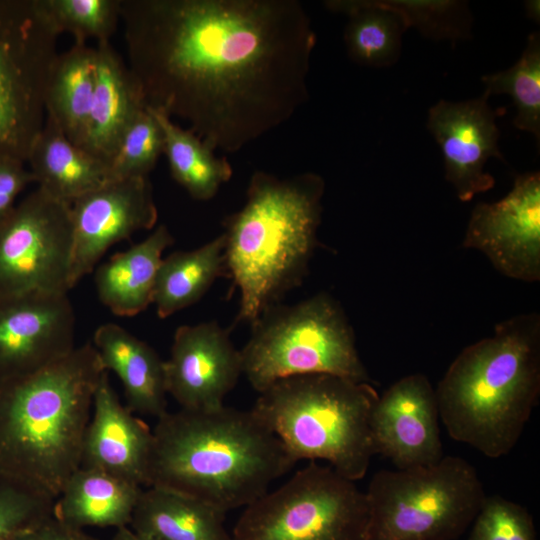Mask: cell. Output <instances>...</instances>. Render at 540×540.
<instances>
[{
	"label": "cell",
	"mask_w": 540,
	"mask_h": 540,
	"mask_svg": "<svg viewBox=\"0 0 540 540\" xmlns=\"http://www.w3.org/2000/svg\"><path fill=\"white\" fill-rule=\"evenodd\" d=\"M488 98L441 99L428 112L427 128L441 149L445 178L462 202L494 187V177L485 170L490 158L504 161L496 119L506 110L493 109Z\"/></svg>",
	"instance_id": "obj_15"
},
{
	"label": "cell",
	"mask_w": 540,
	"mask_h": 540,
	"mask_svg": "<svg viewBox=\"0 0 540 540\" xmlns=\"http://www.w3.org/2000/svg\"><path fill=\"white\" fill-rule=\"evenodd\" d=\"M152 431L147 487L194 497L224 513L256 501L297 463L251 409L167 411Z\"/></svg>",
	"instance_id": "obj_2"
},
{
	"label": "cell",
	"mask_w": 540,
	"mask_h": 540,
	"mask_svg": "<svg viewBox=\"0 0 540 540\" xmlns=\"http://www.w3.org/2000/svg\"><path fill=\"white\" fill-rule=\"evenodd\" d=\"M95 87L84 149L107 165L133 117L146 107L140 88L109 41L97 42Z\"/></svg>",
	"instance_id": "obj_19"
},
{
	"label": "cell",
	"mask_w": 540,
	"mask_h": 540,
	"mask_svg": "<svg viewBox=\"0 0 540 540\" xmlns=\"http://www.w3.org/2000/svg\"><path fill=\"white\" fill-rule=\"evenodd\" d=\"M32 182V174L23 162L0 160V224L15 207L21 191Z\"/></svg>",
	"instance_id": "obj_35"
},
{
	"label": "cell",
	"mask_w": 540,
	"mask_h": 540,
	"mask_svg": "<svg viewBox=\"0 0 540 540\" xmlns=\"http://www.w3.org/2000/svg\"><path fill=\"white\" fill-rule=\"evenodd\" d=\"M450 437L488 458L508 455L540 397V315L498 323L465 347L435 389Z\"/></svg>",
	"instance_id": "obj_5"
},
{
	"label": "cell",
	"mask_w": 540,
	"mask_h": 540,
	"mask_svg": "<svg viewBox=\"0 0 540 540\" xmlns=\"http://www.w3.org/2000/svg\"><path fill=\"white\" fill-rule=\"evenodd\" d=\"M240 349L243 375L261 393L276 381L304 374H330L371 382L341 304L317 293L292 305L265 309Z\"/></svg>",
	"instance_id": "obj_7"
},
{
	"label": "cell",
	"mask_w": 540,
	"mask_h": 540,
	"mask_svg": "<svg viewBox=\"0 0 540 540\" xmlns=\"http://www.w3.org/2000/svg\"><path fill=\"white\" fill-rule=\"evenodd\" d=\"M324 179L255 171L244 205L223 222L227 277L240 294L236 323L252 324L300 286L318 244Z\"/></svg>",
	"instance_id": "obj_4"
},
{
	"label": "cell",
	"mask_w": 540,
	"mask_h": 540,
	"mask_svg": "<svg viewBox=\"0 0 540 540\" xmlns=\"http://www.w3.org/2000/svg\"><path fill=\"white\" fill-rule=\"evenodd\" d=\"M396 13L406 29L414 27L433 40L458 41L472 36L467 2L455 0H375Z\"/></svg>",
	"instance_id": "obj_30"
},
{
	"label": "cell",
	"mask_w": 540,
	"mask_h": 540,
	"mask_svg": "<svg viewBox=\"0 0 540 540\" xmlns=\"http://www.w3.org/2000/svg\"><path fill=\"white\" fill-rule=\"evenodd\" d=\"M26 162L38 188L68 205L110 181L108 165L70 142L48 115Z\"/></svg>",
	"instance_id": "obj_21"
},
{
	"label": "cell",
	"mask_w": 540,
	"mask_h": 540,
	"mask_svg": "<svg viewBox=\"0 0 540 540\" xmlns=\"http://www.w3.org/2000/svg\"><path fill=\"white\" fill-rule=\"evenodd\" d=\"M219 509L178 492L143 489L130 528L155 540H231Z\"/></svg>",
	"instance_id": "obj_24"
},
{
	"label": "cell",
	"mask_w": 540,
	"mask_h": 540,
	"mask_svg": "<svg viewBox=\"0 0 540 540\" xmlns=\"http://www.w3.org/2000/svg\"><path fill=\"white\" fill-rule=\"evenodd\" d=\"M55 499L0 472V540H12L54 515Z\"/></svg>",
	"instance_id": "obj_33"
},
{
	"label": "cell",
	"mask_w": 540,
	"mask_h": 540,
	"mask_svg": "<svg viewBox=\"0 0 540 540\" xmlns=\"http://www.w3.org/2000/svg\"><path fill=\"white\" fill-rule=\"evenodd\" d=\"M128 68L146 107L235 153L309 99L316 44L296 0H120Z\"/></svg>",
	"instance_id": "obj_1"
},
{
	"label": "cell",
	"mask_w": 540,
	"mask_h": 540,
	"mask_svg": "<svg viewBox=\"0 0 540 540\" xmlns=\"http://www.w3.org/2000/svg\"><path fill=\"white\" fill-rule=\"evenodd\" d=\"M486 96L507 94L513 99L514 126L540 139V35L533 32L518 61L510 68L482 76Z\"/></svg>",
	"instance_id": "obj_29"
},
{
	"label": "cell",
	"mask_w": 540,
	"mask_h": 540,
	"mask_svg": "<svg viewBox=\"0 0 540 540\" xmlns=\"http://www.w3.org/2000/svg\"><path fill=\"white\" fill-rule=\"evenodd\" d=\"M468 540H538L533 517L521 504L486 495Z\"/></svg>",
	"instance_id": "obj_34"
},
{
	"label": "cell",
	"mask_w": 540,
	"mask_h": 540,
	"mask_svg": "<svg viewBox=\"0 0 540 540\" xmlns=\"http://www.w3.org/2000/svg\"><path fill=\"white\" fill-rule=\"evenodd\" d=\"M111 540H155V539L138 534L129 527H123L120 529H116V532L111 538Z\"/></svg>",
	"instance_id": "obj_37"
},
{
	"label": "cell",
	"mask_w": 540,
	"mask_h": 540,
	"mask_svg": "<svg viewBox=\"0 0 540 540\" xmlns=\"http://www.w3.org/2000/svg\"><path fill=\"white\" fill-rule=\"evenodd\" d=\"M12 540H98L83 529L72 527L55 515L22 532Z\"/></svg>",
	"instance_id": "obj_36"
},
{
	"label": "cell",
	"mask_w": 540,
	"mask_h": 540,
	"mask_svg": "<svg viewBox=\"0 0 540 540\" xmlns=\"http://www.w3.org/2000/svg\"><path fill=\"white\" fill-rule=\"evenodd\" d=\"M324 5L348 17L344 42L353 62L383 68L398 61L407 29L396 13L375 0H329Z\"/></svg>",
	"instance_id": "obj_27"
},
{
	"label": "cell",
	"mask_w": 540,
	"mask_h": 540,
	"mask_svg": "<svg viewBox=\"0 0 540 540\" xmlns=\"http://www.w3.org/2000/svg\"><path fill=\"white\" fill-rule=\"evenodd\" d=\"M241 375L240 350L228 329L216 321L176 329L165 360V378L167 393L180 409L210 411L224 406Z\"/></svg>",
	"instance_id": "obj_16"
},
{
	"label": "cell",
	"mask_w": 540,
	"mask_h": 540,
	"mask_svg": "<svg viewBox=\"0 0 540 540\" xmlns=\"http://www.w3.org/2000/svg\"><path fill=\"white\" fill-rule=\"evenodd\" d=\"M227 277L223 234L189 251L163 258L156 277L153 304L165 319L198 302L219 277Z\"/></svg>",
	"instance_id": "obj_26"
},
{
	"label": "cell",
	"mask_w": 540,
	"mask_h": 540,
	"mask_svg": "<svg viewBox=\"0 0 540 540\" xmlns=\"http://www.w3.org/2000/svg\"><path fill=\"white\" fill-rule=\"evenodd\" d=\"M369 530L366 493L312 461L246 506L231 540H369Z\"/></svg>",
	"instance_id": "obj_9"
},
{
	"label": "cell",
	"mask_w": 540,
	"mask_h": 540,
	"mask_svg": "<svg viewBox=\"0 0 540 540\" xmlns=\"http://www.w3.org/2000/svg\"><path fill=\"white\" fill-rule=\"evenodd\" d=\"M94 58V48L75 42L57 55L45 90L46 115L70 142L83 149L95 87Z\"/></svg>",
	"instance_id": "obj_25"
},
{
	"label": "cell",
	"mask_w": 540,
	"mask_h": 540,
	"mask_svg": "<svg viewBox=\"0 0 540 540\" xmlns=\"http://www.w3.org/2000/svg\"><path fill=\"white\" fill-rule=\"evenodd\" d=\"M462 246L484 254L502 275L540 280V173L518 175L512 189L493 203H478Z\"/></svg>",
	"instance_id": "obj_12"
},
{
	"label": "cell",
	"mask_w": 540,
	"mask_h": 540,
	"mask_svg": "<svg viewBox=\"0 0 540 540\" xmlns=\"http://www.w3.org/2000/svg\"><path fill=\"white\" fill-rule=\"evenodd\" d=\"M436 392L421 373L406 375L379 395L370 420L375 453L397 469L429 466L440 461Z\"/></svg>",
	"instance_id": "obj_17"
},
{
	"label": "cell",
	"mask_w": 540,
	"mask_h": 540,
	"mask_svg": "<svg viewBox=\"0 0 540 540\" xmlns=\"http://www.w3.org/2000/svg\"><path fill=\"white\" fill-rule=\"evenodd\" d=\"M105 372L87 343L36 372L0 380V472L56 500L80 467Z\"/></svg>",
	"instance_id": "obj_3"
},
{
	"label": "cell",
	"mask_w": 540,
	"mask_h": 540,
	"mask_svg": "<svg viewBox=\"0 0 540 540\" xmlns=\"http://www.w3.org/2000/svg\"><path fill=\"white\" fill-rule=\"evenodd\" d=\"M105 371L114 372L133 413L159 418L167 412L165 360L146 342L115 323L100 325L93 344Z\"/></svg>",
	"instance_id": "obj_20"
},
{
	"label": "cell",
	"mask_w": 540,
	"mask_h": 540,
	"mask_svg": "<svg viewBox=\"0 0 540 540\" xmlns=\"http://www.w3.org/2000/svg\"><path fill=\"white\" fill-rule=\"evenodd\" d=\"M45 17L60 34L71 33L76 41L89 38L109 41L120 20V0H38Z\"/></svg>",
	"instance_id": "obj_31"
},
{
	"label": "cell",
	"mask_w": 540,
	"mask_h": 540,
	"mask_svg": "<svg viewBox=\"0 0 540 540\" xmlns=\"http://www.w3.org/2000/svg\"><path fill=\"white\" fill-rule=\"evenodd\" d=\"M70 287L89 274L105 252L135 232L156 225L158 211L148 177L115 179L71 205Z\"/></svg>",
	"instance_id": "obj_13"
},
{
	"label": "cell",
	"mask_w": 540,
	"mask_h": 540,
	"mask_svg": "<svg viewBox=\"0 0 540 540\" xmlns=\"http://www.w3.org/2000/svg\"><path fill=\"white\" fill-rule=\"evenodd\" d=\"M75 314L68 293L0 296V380L36 372L74 348Z\"/></svg>",
	"instance_id": "obj_14"
},
{
	"label": "cell",
	"mask_w": 540,
	"mask_h": 540,
	"mask_svg": "<svg viewBox=\"0 0 540 540\" xmlns=\"http://www.w3.org/2000/svg\"><path fill=\"white\" fill-rule=\"evenodd\" d=\"M153 431L119 399L105 372L94 393L80 467L148 484Z\"/></svg>",
	"instance_id": "obj_18"
},
{
	"label": "cell",
	"mask_w": 540,
	"mask_h": 540,
	"mask_svg": "<svg viewBox=\"0 0 540 540\" xmlns=\"http://www.w3.org/2000/svg\"><path fill=\"white\" fill-rule=\"evenodd\" d=\"M143 488L108 473L79 467L55 500L54 515L85 527H129Z\"/></svg>",
	"instance_id": "obj_23"
},
{
	"label": "cell",
	"mask_w": 540,
	"mask_h": 540,
	"mask_svg": "<svg viewBox=\"0 0 540 540\" xmlns=\"http://www.w3.org/2000/svg\"><path fill=\"white\" fill-rule=\"evenodd\" d=\"M158 121L173 179L195 200L207 201L215 197L228 182L233 169L224 157H218L189 129L174 124L169 116L147 107Z\"/></svg>",
	"instance_id": "obj_28"
},
{
	"label": "cell",
	"mask_w": 540,
	"mask_h": 540,
	"mask_svg": "<svg viewBox=\"0 0 540 540\" xmlns=\"http://www.w3.org/2000/svg\"><path fill=\"white\" fill-rule=\"evenodd\" d=\"M174 238L166 225L129 249L114 254L95 272L97 295L113 314L132 317L153 302V293L162 254Z\"/></svg>",
	"instance_id": "obj_22"
},
{
	"label": "cell",
	"mask_w": 540,
	"mask_h": 540,
	"mask_svg": "<svg viewBox=\"0 0 540 540\" xmlns=\"http://www.w3.org/2000/svg\"><path fill=\"white\" fill-rule=\"evenodd\" d=\"M58 35L38 0H0V160L25 163L43 128Z\"/></svg>",
	"instance_id": "obj_10"
},
{
	"label": "cell",
	"mask_w": 540,
	"mask_h": 540,
	"mask_svg": "<svg viewBox=\"0 0 540 540\" xmlns=\"http://www.w3.org/2000/svg\"><path fill=\"white\" fill-rule=\"evenodd\" d=\"M162 129L153 113L140 110L124 130L108 163L111 180L148 177L163 153Z\"/></svg>",
	"instance_id": "obj_32"
},
{
	"label": "cell",
	"mask_w": 540,
	"mask_h": 540,
	"mask_svg": "<svg viewBox=\"0 0 540 540\" xmlns=\"http://www.w3.org/2000/svg\"><path fill=\"white\" fill-rule=\"evenodd\" d=\"M524 10L528 19L539 23L540 21V2L539 0H528L524 2Z\"/></svg>",
	"instance_id": "obj_38"
},
{
	"label": "cell",
	"mask_w": 540,
	"mask_h": 540,
	"mask_svg": "<svg viewBox=\"0 0 540 540\" xmlns=\"http://www.w3.org/2000/svg\"><path fill=\"white\" fill-rule=\"evenodd\" d=\"M378 397L371 382L304 374L273 383L260 393L251 411L296 462L324 460L357 481L376 455L370 420Z\"/></svg>",
	"instance_id": "obj_6"
},
{
	"label": "cell",
	"mask_w": 540,
	"mask_h": 540,
	"mask_svg": "<svg viewBox=\"0 0 540 540\" xmlns=\"http://www.w3.org/2000/svg\"><path fill=\"white\" fill-rule=\"evenodd\" d=\"M72 245L70 205L31 192L0 224V296L68 293Z\"/></svg>",
	"instance_id": "obj_11"
},
{
	"label": "cell",
	"mask_w": 540,
	"mask_h": 540,
	"mask_svg": "<svg viewBox=\"0 0 540 540\" xmlns=\"http://www.w3.org/2000/svg\"><path fill=\"white\" fill-rule=\"evenodd\" d=\"M369 540H456L486 497L475 467L458 456L410 469H383L365 492Z\"/></svg>",
	"instance_id": "obj_8"
}]
</instances>
